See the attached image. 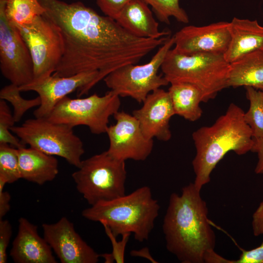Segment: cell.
I'll return each mask as SVG.
<instances>
[{"instance_id":"1","label":"cell","mask_w":263,"mask_h":263,"mask_svg":"<svg viewBox=\"0 0 263 263\" xmlns=\"http://www.w3.org/2000/svg\"><path fill=\"white\" fill-rule=\"evenodd\" d=\"M38 0L45 10L43 14L58 27L63 39L64 53L55 75L96 71V85L118 68L137 63L169 38L137 37L81 2Z\"/></svg>"},{"instance_id":"2","label":"cell","mask_w":263,"mask_h":263,"mask_svg":"<svg viewBox=\"0 0 263 263\" xmlns=\"http://www.w3.org/2000/svg\"><path fill=\"white\" fill-rule=\"evenodd\" d=\"M207 203L193 183L181 194H170L162 225L167 250L182 263H204L214 249L215 232L208 218Z\"/></svg>"},{"instance_id":"3","label":"cell","mask_w":263,"mask_h":263,"mask_svg":"<svg viewBox=\"0 0 263 263\" xmlns=\"http://www.w3.org/2000/svg\"><path fill=\"white\" fill-rule=\"evenodd\" d=\"M244 112L231 103L226 112L211 126L194 132L192 139L196 154L192 161L195 173L194 185L201 190L210 181V175L217 164L230 151L243 155L251 151L254 138L244 119Z\"/></svg>"},{"instance_id":"4","label":"cell","mask_w":263,"mask_h":263,"mask_svg":"<svg viewBox=\"0 0 263 263\" xmlns=\"http://www.w3.org/2000/svg\"><path fill=\"white\" fill-rule=\"evenodd\" d=\"M159 209L150 188L143 186L128 195L91 206L82 211V215L106 225L116 237L133 234L136 241L143 242L149 239Z\"/></svg>"},{"instance_id":"5","label":"cell","mask_w":263,"mask_h":263,"mask_svg":"<svg viewBox=\"0 0 263 263\" xmlns=\"http://www.w3.org/2000/svg\"><path fill=\"white\" fill-rule=\"evenodd\" d=\"M229 67L224 54L185 55L171 48L160 69L169 84L185 82L195 86L201 93L202 102H206L228 87Z\"/></svg>"},{"instance_id":"6","label":"cell","mask_w":263,"mask_h":263,"mask_svg":"<svg viewBox=\"0 0 263 263\" xmlns=\"http://www.w3.org/2000/svg\"><path fill=\"white\" fill-rule=\"evenodd\" d=\"M72 177L77 191L91 206L125 195V161L107 150L82 160Z\"/></svg>"},{"instance_id":"7","label":"cell","mask_w":263,"mask_h":263,"mask_svg":"<svg viewBox=\"0 0 263 263\" xmlns=\"http://www.w3.org/2000/svg\"><path fill=\"white\" fill-rule=\"evenodd\" d=\"M11 131L24 145L47 154L61 157L77 168L85 152L83 143L70 126L47 118H30Z\"/></svg>"},{"instance_id":"8","label":"cell","mask_w":263,"mask_h":263,"mask_svg":"<svg viewBox=\"0 0 263 263\" xmlns=\"http://www.w3.org/2000/svg\"><path fill=\"white\" fill-rule=\"evenodd\" d=\"M120 96L110 90L104 95L94 94L84 98L61 99L47 118L74 128L87 126L94 134L106 133L109 119L119 111Z\"/></svg>"},{"instance_id":"9","label":"cell","mask_w":263,"mask_h":263,"mask_svg":"<svg viewBox=\"0 0 263 263\" xmlns=\"http://www.w3.org/2000/svg\"><path fill=\"white\" fill-rule=\"evenodd\" d=\"M174 44L173 36L169 37L149 62L118 68L104 78L106 85L120 97H129L142 103L150 93L169 84L158 71Z\"/></svg>"},{"instance_id":"10","label":"cell","mask_w":263,"mask_h":263,"mask_svg":"<svg viewBox=\"0 0 263 263\" xmlns=\"http://www.w3.org/2000/svg\"><path fill=\"white\" fill-rule=\"evenodd\" d=\"M13 23L31 54L34 66L33 80L52 75L64 53L63 39L58 27L44 14L36 17L28 23Z\"/></svg>"},{"instance_id":"11","label":"cell","mask_w":263,"mask_h":263,"mask_svg":"<svg viewBox=\"0 0 263 263\" xmlns=\"http://www.w3.org/2000/svg\"><path fill=\"white\" fill-rule=\"evenodd\" d=\"M5 0H0V69L10 83L20 87L34 78L29 49L16 26L5 11Z\"/></svg>"},{"instance_id":"12","label":"cell","mask_w":263,"mask_h":263,"mask_svg":"<svg viewBox=\"0 0 263 263\" xmlns=\"http://www.w3.org/2000/svg\"><path fill=\"white\" fill-rule=\"evenodd\" d=\"M98 73L89 71L69 76L52 75L33 80L19 87L20 91L36 92L40 104L34 112L35 117L47 118L56 105L69 94L77 91L78 96L87 94L95 85Z\"/></svg>"},{"instance_id":"13","label":"cell","mask_w":263,"mask_h":263,"mask_svg":"<svg viewBox=\"0 0 263 263\" xmlns=\"http://www.w3.org/2000/svg\"><path fill=\"white\" fill-rule=\"evenodd\" d=\"M113 117L115 123L109 126L106 132L109 140L108 152L123 161L146 160L152 152L153 139L144 135L132 114L119 111Z\"/></svg>"},{"instance_id":"14","label":"cell","mask_w":263,"mask_h":263,"mask_svg":"<svg viewBox=\"0 0 263 263\" xmlns=\"http://www.w3.org/2000/svg\"><path fill=\"white\" fill-rule=\"evenodd\" d=\"M43 238L61 263H97L100 254L84 241L74 224L63 217L54 224H43Z\"/></svg>"},{"instance_id":"15","label":"cell","mask_w":263,"mask_h":263,"mask_svg":"<svg viewBox=\"0 0 263 263\" xmlns=\"http://www.w3.org/2000/svg\"><path fill=\"white\" fill-rule=\"evenodd\" d=\"M173 38L174 48L183 54H224L230 40V23L219 21L202 26H186Z\"/></svg>"},{"instance_id":"16","label":"cell","mask_w":263,"mask_h":263,"mask_svg":"<svg viewBox=\"0 0 263 263\" xmlns=\"http://www.w3.org/2000/svg\"><path fill=\"white\" fill-rule=\"evenodd\" d=\"M132 115L148 138L167 141L171 137L169 121L175 113L168 91L159 88L150 93Z\"/></svg>"},{"instance_id":"17","label":"cell","mask_w":263,"mask_h":263,"mask_svg":"<svg viewBox=\"0 0 263 263\" xmlns=\"http://www.w3.org/2000/svg\"><path fill=\"white\" fill-rule=\"evenodd\" d=\"M10 255L16 263H57L51 247L39 236L38 226L23 217L19 220L18 230Z\"/></svg>"},{"instance_id":"18","label":"cell","mask_w":263,"mask_h":263,"mask_svg":"<svg viewBox=\"0 0 263 263\" xmlns=\"http://www.w3.org/2000/svg\"><path fill=\"white\" fill-rule=\"evenodd\" d=\"M230 23V40L224 56L229 63L251 52L263 50V26L256 20L234 17Z\"/></svg>"},{"instance_id":"19","label":"cell","mask_w":263,"mask_h":263,"mask_svg":"<svg viewBox=\"0 0 263 263\" xmlns=\"http://www.w3.org/2000/svg\"><path fill=\"white\" fill-rule=\"evenodd\" d=\"M131 34L141 38L157 39L169 32L160 31L149 5L142 0H132L120 11L115 19Z\"/></svg>"},{"instance_id":"20","label":"cell","mask_w":263,"mask_h":263,"mask_svg":"<svg viewBox=\"0 0 263 263\" xmlns=\"http://www.w3.org/2000/svg\"><path fill=\"white\" fill-rule=\"evenodd\" d=\"M18 150L21 179L42 185L56 177L58 162L54 156L30 147Z\"/></svg>"},{"instance_id":"21","label":"cell","mask_w":263,"mask_h":263,"mask_svg":"<svg viewBox=\"0 0 263 263\" xmlns=\"http://www.w3.org/2000/svg\"><path fill=\"white\" fill-rule=\"evenodd\" d=\"M227 84L228 87H251L263 91V50L229 63Z\"/></svg>"},{"instance_id":"22","label":"cell","mask_w":263,"mask_h":263,"mask_svg":"<svg viewBox=\"0 0 263 263\" xmlns=\"http://www.w3.org/2000/svg\"><path fill=\"white\" fill-rule=\"evenodd\" d=\"M168 92L175 115L192 122L201 117L203 111L200 103L202 102V96L195 86L185 82L173 83Z\"/></svg>"},{"instance_id":"23","label":"cell","mask_w":263,"mask_h":263,"mask_svg":"<svg viewBox=\"0 0 263 263\" xmlns=\"http://www.w3.org/2000/svg\"><path fill=\"white\" fill-rule=\"evenodd\" d=\"M5 0V11L7 18L15 23H28L45 11L38 0Z\"/></svg>"},{"instance_id":"24","label":"cell","mask_w":263,"mask_h":263,"mask_svg":"<svg viewBox=\"0 0 263 263\" xmlns=\"http://www.w3.org/2000/svg\"><path fill=\"white\" fill-rule=\"evenodd\" d=\"M249 107L244 113V121L250 127L254 138H263V91L246 87Z\"/></svg>"},{"instance_id":"25","label":"cell","mask_w":263,"mask_h":263,"mask_svg":"<svg viewBox=\"0 0 263 263\" xmlns=\"http://www.w3.org/2000/svg\"><path fill=\"white\" fill-rule=\"evenodd\" d=\"M19 87L10 83L3 87L0 91V98L9 102L13 107V114L16 122L20 121L29 110L40 104L38 96L31 99L24 98L20 95Z\"/></svg>"},{"instance_id":"26","label":"cell","mask_w":263,"mask_h":263,"mask_svg":"<svg viewBox=\"0 0 263 263\" xmlns=\"http://www.w3.org/2000/svg\"><path fill=\"white\" fill-rule=\"evenodd\" d=\"M150 5L159 20L169 24V18H174L178 21L188 23L189 18L180 6V0H142Z\"/></svg>"},{"instance_id":"27","label":"cell","mask_w":263,"mask_h":263,"mask_svg":"<svg viewBox=\"0 0 263 263\" xmlns=\"http://www.w3.org/2000/svg\"><path fill=\"white\" fill-rule=\"evenodd\" d=\"M0 177L4 179L7 184L21 179L18 150L7 144H0Z\"/></svg>"},{"instance_id":"28","label":"cell","mask_w":263,"mask_h":263,"mask_svg":"<svg viewBox=\"0 0 263 263\" xmlns=\"http://www.w3.org/2000/svg\"><path fill=\"white\" fill-rule=\"evenodd\" d=\"M16 123L13 113L6 101L0 100V144H7L19 149L25 146L20 140L12 134L11 128Z\"/></svg>"},{"instance_id":"29","label":"cell","mask_w":263,"mask_h":263,"mask_svg":"<svg viewBox=\"0 0 263 263\" xmlns=\"http://www.w3.org/2000/svg\"><path fill=\"white\" fill-rule=\"evenodd\" d=\"M107 236L108 237L112 245V253L116 263L125 262V251L127 244L129 241L131 234L126 233L122 235V239L118 241L116 237L110 228L106 225H102Z\"/></svg>"},{"instance_id":"30","label":"cell","mask_w":263,"mask_h":263,"mask_svg":"<svg viewBox=\"0 0 263 263\" xmlns=\"http://www.w3.org/2000/svg\"><path fill=\"white\" fill-rule=\"evenodd\" d=\"M12 234L10 223L7 220L0 219V263L7 262V249Z\"/></svg>"},{"instance_id":"31","label":"cell","mask_w":263,"mask_h":263,"mask_svg":"<svg viewBox=\"0 0 263 263\" xmlns=\"http://www.w3.org/2000/svg\"><path fill=\"white\" fill-rule=\"evenodd\" d=\"M132 0H96L98 7L104 14L114 19L122 9Z\"/></svg>"},{"instance_id":"32","label":"cell","mask_w":263,"mask_h":263,"mask_svg":"<svg viewBox=\"0 0 263 263\" xmlns=\"http://www.w3.org/2000/svg\"><path fill=\"white\" fill-rule=\"evenodd\" d=\"M234 263H263V241L258 247L248 250H242Z\"/></svg>"},{"instance_id":"33","label":"cell","mask_w":263,"mask_h":263,"mask_svg":"<svg viewBox=\"0 0 263 263\" xmlns=\"http://www.w3.org/2000/svg\"><path fill=\"white\" fill-rule=\"evenodd\" d=\"M252 228L253 235H263V200L252 215Z\"/></svg>"},{"instance_id":"34","label":"cell","mask_w":263,"mask_h":263,"mask_svg":"<svg viewBox=\"0 0 263 263\" xmlns=\"http://www.w3.org/2000/svg\"><path fill=\"white\" fill-rule=\"evenodd\" d=\"M6 181L0 177V219L8 212L10 209L11 196L8 192L4 190Z\"/></svg>"},{"instance_id":"35","label":"cell","mask_w":263,"mask_h":263,"mask_svg":"<svg viewBox=\"0 0 263 263\" xmlns=\"http://www.w3.org/2000/svg\"><path fill=\"white\" fill-rule=\"evenodd\" d=\"M251 151L257 153L258 161L255 169V172L263 174V138H254Z\"/></svg>"},{"instance_id":"36","label":"cell","mask_w":263,"mask_h":263,"mask_svg":"<svg viewBox=\"0 0 263 263\" xmlns=\"http://www.w3.org/2000/svg\"><path fill=\"white\" fill-rule=\"evenodd\" d=\"M204 263H234V260L226 259L217 253L214 249H212L206 254Z\"/></svg>"},{"instance_id":"37","label":"cell","mask_w":263,"mask_h":263,"mask_svg":"<svg viewBox=\"0 0 263 263\" xmlns=\"http://www.w3.org/2000/svg\"><path fill=\"white\" fill-rule=\"evenodd\" d=\"M130 254L132 257L145 258L152 263H158V262L151 256L150 252L149 249L147 247H145L138 250H132L130 252Z\"/></svg>"},{"instance_id":"38","label":"cell","mask_w":263,"mask_h":263,"mask_svg":"<svg viewBox=\"0 0 263 263\" xmlns=\"http://www.w3.org/2000/svg\"><path fill=\"white\" fill-rule=\"evenodd\" d=\"M100 256L104 259L105 263H113L115 262L112 253H105L100 254Z\"/></svg>"}]
</instances>
